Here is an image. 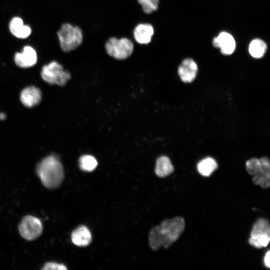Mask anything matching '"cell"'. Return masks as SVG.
Masks as SVG:
<instances>
[{
    "label": "cell",
    "instance_id": "1",
    "mask_svg": "<svg viewBox=\"0 0 270 270\" xmlns=\"http://www.w3.org/2000/svg\"><path fill=\"white\" fill-rule=\"evenodd\" d=\"M186 228L184 218L177 216L164 220L158 226L153 228L149 234V244L153 250L161 248H170L181 236Z\"/></svg>",
    "mask_w": 270,
    "mask_h": 270
},
{
    "label": "cell",
    "instance_id": "2",
    "mask_svg": "<svg viewBox=\"0 0 270 270\" xmlns=\"http://www.w3.org/2000/svg\"><path fill=\"white\" fill-rule=\"evenodd\" d=\"M36 173L43 185L48 189L58 188L64 178L62 164L54 155L46 157L38 164Z\"/></svg>",
    "mask_w": 270,
    "mask_h": 270
},
{
    "label": "cell",
    "instance_id": "3",
    "mask_svg": "<svg viewBox=\"0 0 270 270\" xmlns=\"http://www.w3.org/2000/svg\"><path fill=\"white\" fill-rule=\"evenodd\" d=\"M246 170L253 176L252 182L255 185L264 189L270 187V162L267 156L249 160L246 162Z\"/></svg>",
    "mask_w": 270,
    "mask_h": 270
},
{
    "label": "cell",
    "instance_id": "4",
    "mask_svg": "<svg viewBox=\"0 0 270 270\" xmlns=\"http://www.w3.org/2000/svg\"><path fill=\"white\" fill-rule=\"evenodd\" d=\"M58 36L60 48L66 52L78 48L84 40L82 30L78 26H74L68 23L62 25L58 32Z\"/></svg>",
    "mask_w": 270,
    "mask_h": 270
},
{
    "label": "cell",
    "instance_id": "5",
    "mask_svg": "<svg viewBox=\"0 0 270 270\" xmlns=\"http://www.w3.org/2000/svg\"><path fill=\"white\" fill-rule=\"evenodd\" d=\"M106 53L110 56L118 60H124L130 57L134 50V44L128 38H118L112 37L106 43Z\"/></svg>",
    "mask_w": 270,
    "mask_h": 270
},
{
    "label": "cell",
    "instance_id": "6",
    "mask_svg": "<svg viewBox=\"0 0 270 270\" xmlns=\"http://www.w3.org/2000/svg\"><path fill=\"white\" fill-rule=\"evenodd\" d=\"M41 76L48 84L60 86H64L71 78L70 72L64 70L63 66L56 62L44 66L42 68Z\"/></svg>",
    "mask_w": 270,
    "mask_h": 270
},
{
    "label": "cell",
    "instance_id": "7",
    "mask_svg": "<svg viewBox=\"0 0 270 270\" xmlns=\"http://www.w3.org/2000/svg\"><path fill=\"white\" fill-rule=\"evenodd\" d=\"M18 230L22 237L27 240L32 241L42 235L43 227L38 218L32 216H26L20 224Z\"/></svg>",
    "mask_w": 270,
    "mask_h": 270
},
{
    "label": "cell",
    "instance_id": "8",
    "mask_svg": "<svg viewBox=\"0 0 270 270\" xmlns=\"http://www.w3.org/2000/svg\"><path fill=\"white\" fill-rule=\"evenodd\" d=\"M215 48L220 49L221 53L225 56L232 54L236 48V42L234 38L227 32H222L213 40Z\"/></svg>",
    "mask_w": 270,
    "mask_h": 270
},
{
    "label": "cell",
    "instance_id": "9",
    "mask_svg": "<svg viewBox=\"0 0 270 270\" xmlns=\"http://www.w3.org/2000/svg\"><path fill=\"white\" fill-rule=\"evenodd\" d=\"M198 72V66L192 58L184 60L178 69V75L184 83H191L196 79Z\"/></svg>",
    "mask_w": 270,
    "mask_h": 270
},
{
    "label": "cell",
    "instance_id": "10",
    "mask_svg": "<svg viewBox=\"0 0 270 270\" xmlns=\"http://www.w3.org/2000/svg\"><path fill=\"white\" fill-rule=\"evenodd\" d=\"M14 61L16 64L21 68L32 67L38 61L36 52L31 46H25L22 52H18L15 54Z\"/></svg>",
    "mask_w": 270,
    "mask_h": 270
},
{
    "label": "cell",
    "instance_id": "11",
    "mask_svg": "<svg viewBox=\"0 0 270 270\" xmlns=\"http://www.w3.org/2000/svg\"><path fill=\"white\" fill-rule=\"evenodd\" d=\"M154 34V26L150 24H140L134 29V36L135 40L140 44H148Z\"/></svg>",
    "mask_w": 270,
    "mask_h": 270
},
{
    "label": "cell",
    "instance_id": "12",
    "mask_svg": "<svg viewBox=\"0 0 270 270\" xmlns=\"http://www.w3.org/2000/svg\"><path fill=\"white\" fill-rule=\"evenodd\" d=\"M22 104L28 108H32L38 105L42 100V94L38 88L32 86L26 88L20 94Z\"/></svg>",
    "mask_w": 270,
    "mask_h": 270
},
{
    "label": "cell",
    "instance_id": "13",
    "mask_svg": "<svg viewBox=\"0 0 270 270\" xmlns=\"http://www.w3.org/2000/svg\"><path fill=\"white\" fill-rule=\"evenodd\" d=\"M72 240L75 245L80 247H85L90 244L92 241V235L86 226H81L72 232Z\"/></svg>",
    "mask_w": 270,
    "mask_h": 270
},
{
    "label": "cell",
    "instance_id": "14",
    "mask_svg": "<svg viewBox=\"0 0 270 270\" xmlns=\"http://www.w3.org/2000/svg\"><path fill=\"white\" fill-rule=\"evenodd\" d=\"M10 30L13 36L20 38H26L32 32L30 27L25 26L20 18H14L10 22Z\"/></svg>",
    "mask_w": 270,
    "mask_h": 270
},
{
    "label": "cell",
    "instance_id": "15",
    "mask_svg": "<svg viewBox=\"0 0 270 270\" xmlns=\"http://www.w3.org/2000/svg\"><path fill=\"white\" fill-rule=\"evenodd\" d=\"M174 171L173 164L170 159L166 156H162L158 158L156 162L155 172L160 178H166Z\"/></svg>",
    "mask_w": 270,
    "mask_h": 270
},
{
    "label": "cell",
    "instance_id": "16",
    "mask_svg": "<svg viewBox=\"0 0 270 270\" xmlns=\"http://www.w3.org/2000/svg\"><path fill=\"white\" fill-rule=\"evenodd\" d=\"M218 168L216 160L212 158H207L202 160L198 164V172L202 176L208 177Z\"/></svg>",
    "mask_w": 270,
    "mask_h": 270
},
{
    "label": "cell",
    "instance_id": "17",
    "mask_svg": "<svg viewBox=\"0 0 270 270\" xmlns=\"http://www.w3.org/2000/svg\"><path fill=\"white\" fill-rule=\"evenodd\" d=\"M267 49V44L264 41L260 39H255L250 42L248 51L254 58H260L264 56Z\"/></svg>",
    "mask_w": 270,
    "mask_h": 270
},
{
    "label": "cell",
    "instance_id": "18",
    "mask_svg": "<svg viewBox=\"0 0 270 270\" xmlns=\"http://www.w3.org/2000/svg\"><path fill=\"white\" fill-rule=\"evenodd\" d=\"M270 236V226L269 221L264 218L258 220L254 224L250 236Z\"/></svg>",
    "mask_w": 270,
    "mask_h": 270
},
{
    "label": "cell",
    "instance_id": "19",
    "mask_svg": "<svg viewBox=\"0 0 270 270\" xmlns=\"http://www.w3.org/2000/svg\"><path fill=\"white\" fill-rule=\"evenodd\" d=\"M98 165L97 160L90 155L83 156L79 160L80 168L84 172H92L96 168Z\"/></svg>",
    "mask_w": 270,
    "mask_h": 270
},
{
    "label": "cell",
    "instance_id": "20",
    "mask_svg": "<svg viewBox=\"0 0 270 270\" xmlns=\"http://www.w3.org/2000/svg\"><path fill=\"white\" fill-rule=\"evenodd\" d=\"M270 242V236H250L248 240L249 244L256 248H266Z\"/></svg>",
    "mask_w": 270,
    "mask_h": 270
},
{
    "label": "cell",
    "instance_id": "21",
    "mask_svg": "<svg viewBox=\"0 0 270 270\" xmlns=\"http://www.w3.org/2000/svg\"><path fill=\"white\" fill-rule=\"evenodd\" d=\"M138 1L146 14H151L158 8L160 0H138Z\"/></svg>",
    "mask_w": 270,
    "mask_h": 270
},
{
    "label": "cell",
    "instance_id": "22",
    "mask_svg": "<svg viewBox=\"0 0 270 270\" xmlns=\"http://www.w3.org/2000/svg\"><path fill=\"white\" fill-rule=\"evenodd\" d=\"M42 270H68V268L64 264H59L55 262H47L46 263L44 267Z\"/></svg>",
    "mask_w": 270,
    "mask_h": 270
},
{
    "label": "cell",
    "instance_id": "23",
    "mask_svg": "<svg viewBox=\"0 0 270 270\" xmlns=\"http://www.w3.org/2000/svg\"><path fill=\"white\" fill-rule=\"evenodd\" d=\"M270 252L268 251L265 256L264 258V262L265 266L268 268H270Z\"/></svg>",
    "mask_w": 270,
    "mask_h": 270
},
{
    "label": "cell",
    "instance_id": "24",
    "mask_svg": "<svg viewBox=\"0 0 270 270\" xmlns=\"http://www.w3.org/2000/svg\"><path fill=\"white\" fill-rule=\"evenodd\" d=\"M6 118V115L4 114H0V119L2 120H3L5 119Z\"/></svg>",
    "mask_w": 270,
    "mask_h": 270
}]
</instances>
